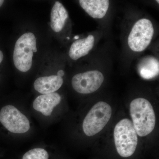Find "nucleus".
I'll return each instance as SVG.
<instances>
[{"label":"nucleus","instance_id":"nucleus-11","mask_svg":"<svg viewBox=\"0 0 159 159\" xmlns=\"http://www.w3.org/2000/svg\"><path fill=\"white\" fill-rule=\"evenodd\" d=\"M95 37L93 34L75 41L71 45L69 55L71 59L77 60L86 56L93 48Z\"/></svg>","mask_w":159,"mask_h":159},{"label":"nucleus","instance_id":"nucleus-12","mask_svg":"<svg viewBox=\"0 0 159 159\" xmlns=\"http://www.w3.org/2000/svg\"><path fill=\"white\" fill-rule=\"evenodd\" d=\"M68 17V12L63 5L59 2H55L51 11V29L56 32L61 31Z\"/></svg>","mask_w":159,"mask_h":159},{"label":"nucleus","instance_id":"nucleus-3","mask_svg":"<svg viewBox=\"0 0 159 159\" xmlns=\"http://www.w3.org/2000/svg\"><path fill=\"white\" fill-rule=\"evenodd\" d=\"M37 51L36 40L34 34L28 32L18 39L13 52L16 67L22 72H28L32 66L33 53Z\"/></svg>","mask_w":159,"mask_h":159},{"label":"nucleus","instance_id":"nucleus-5","mask_svg":"<svg viewBox=\"0 0 159 159\" xmlns=\"http://www.w3.org/2000/svg\"><path fill=\"white\" fill-rule=\"evenodd\" d=\"M0 123L9 132L22 134L31 128L28 117L16 107L7 105L0 110Z\"/></svg>","mask_w":159,"mask_h":159},{"label":"nucleus","instance_id":"nucleus-10","mask_svg":"<svg viewBox=\"0 0 159 159\" xmlns=\"http://www.w3.org/2000/svg\"><path fill=\"white\" fill-rule=\"evenodd\" d=\"M79 2L81 8L94 19L104 17L109 7V1L107 0H80Z\"/></svg>","mask_w":159,"mask_h":159},{"label":"nucleus","instance_id":"nucleus-1","mask_svg":"<svg viewBox=\"0 0 159 159\" xmlns=\"http://www.w3.org/2000/svg\"><path fill=\"white\" fill-rule=\"evenodd\" d=\"M130 114L137 134L145 137L155 128L156 116L150 102L145 98L134 99L130 104Z\"/></svg>","mask_w":159,"mask_h":159},{"label":"nucleus","instance_id":"nucleus-17","mask_svg":"<svg viewBox=\"0 0 159 159\" xmlns=\"http://www.w3.org/2000/svg\"><path fill=\"white\" fill-rule=\"evenodd\" d=\"M3 3H4V1H3V0H0V7L3 5Z\"/></svg>","mask_w":159,"mask_h":159},{"label":"nucleus","instance_id":"nucleus-13","mask_svg":"<svg viewBox=\"0 0 159 159\" xmlns=\"http://www.w3.org/2000/svg\"><path fill=\"white\" fill-rule=\"evenodd\" d=\"M138 71L140 76L145 79H153L158 76V60L152 56L143 58L138 66Z\"/></svg>","mask_w":159,"mask_h":159},{"label":"nucleus","instance_id":"nucleus-14","mask_svg":"<svg viewBox=\"0 0 159 159\" xmlns=\"http://www.w3.org/2000/svg\"><path fill=\"white\" fill-rule=\"evenodd\" d=\"M48 151L42 148H32L23 155L21 159H49Z\"/></svg>","mask_w":159,"mask_h":159},{"label":"nucleus","instance_id":"nucleus-16","mask_svg":"<svg viewBox=\"0 0 159 159\" xmlns=\"http://www.w3.org/2000/svg\"><path fill=\"white\" fill-rule=\"evenodd\" d=\"M3 54L2 51H0V63L2 62L3 59Z\"/></svg>","mask_w":159,"mask_h":159},{"label":"nucleus","instance_id":"nucleus-8","mask_svg":"<svg viewBox=\"0 0 159 159\" xmlns=\"http://www.w3.org/2000/svg\"><path fill=\"white\" fill-rule=\"evenodd\" d=\"M61 100V96L58 93L42 94L33 101V109L45 116H50Z\"/></svg>","mask_w":159,"mask_h":159},{"label":"nucleus","instance_id":"nucleus-4","mask_svg":"<svg viewBox=\"0 0 159 159\" xmlns=\"http://www.w3.org/2000/svg\"><path fill=\"white\" fill-rule=\"evenodd\" d=\"M112 109L107 102L99 101L92 107L86 116L82 127L84 134L93 136L103 129L111 116Z\"/></svg>","mask_w":159,"mask_h":159},{"label":"nucleus","instance_id":"nucleus-15","mask_svg":"<svg viewBox=\"0 0 159 159\" xmlns=\"http://www.w3.org/2000/svg\"><path fill=\"white\" fill-rule=\"evenodd\" d=\"M64 71L63 70H59L57 72V76H59V77H62L64 75Z\"/></svg>","mask_w":159,"mask_h":159},{"label":"nucleus","instance_id":"nucleus-6","mask_svg":"<svg viewBox=\"0 0 159 159\" xmlns=\"http://www.w3.org/2000/svg\"><path fill=\"white\" fill-rule=\"evenodd\" d=\"M153 24L150 20L142 18L133 26L128 37V44L132 51L141 52L145 51L151 42L154 35Z\"/></svg>","mask_w":159,"mask_h":159},{"label":"nucleus","instance_id":"nucleus-9","mask_svg":"<svg viewBox=\"0 0 159 159\" xmlns=\"http://www.w3.org/2000/svg\"><path fill=\"white\" fill-rule=\"evenodd\" d=\"M63 79L57 75L39 77L34 83V89L39 93L47 94L55 93L62 86Z\"/></svg>","mask_w":159,"mask_h":159},{"label":"nucleus","instance_id":"nucleus-2","mask_svg":"<svg viewBox=\"0 0 159 159\" xmlns=\"http://www.w3.org/2000/svg\"><path fill=\"white\" fill-rule=\"evenodd\" d=\"M114 140L117 152L122 157H128L134 153L138 138L132 122L129 119L120 120L115 126Z\"/></svg>","mask_w":159,"mask_h":159},{"label":"nucleus","instance_id":"nucleus-7","mask_svg":"<svg viewBox=\"0 0 159 159\" xmlns=\"http://www.w3.org/2000/svg\"><path fill=\"white\" fill-rule=\"evenodd\" d=\"M104 77L101 72L90 70L76 74L71 81L74 90L80 94H90L100 88Z\"/></svg>","mask_w":159,"mask_h":159}]
</instances>
